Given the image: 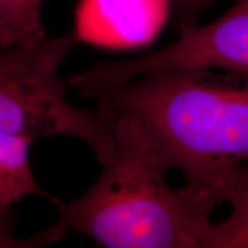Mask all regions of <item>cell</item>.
<instances>
[{
  "label": "cell",
  "mask_w": 248,
  "mask_h": 248,
  "mask_svg": "<svg viewBox=\"0 0 248 248\" xmlns=\"http://www.w3.org/2000/svg\"><path fill=\"white\" fill-rule=\"evenodd\" d=\"M148 130L185 184L208 186L248 161V86L208 69L155 71L97 95Z\"/></svg>",
  "instance_id": "2"
},
{
  "label": "cell",
  "mask_w": 248,
  "mask_h": 248,
  "mask_svg": "<svg viewBox=\"0 0 248 248\" xmlns=\"http://www.w3.org/2000/svg\"><path fill=\"white\" fill-rule=\"evenodd\" d=\"M221 178H229V179H231V181L248 185V168L238 167V168L232 170V171L225 173V175L222 176ZM221 178H218V179H221Z\"/></svg>",
  "instance_id": "10"
},
{
  "label": "cell",
  "mask_w": 248,
  "mask_h": 248,
  "mask_svg": "<svg viewBox=\"0 0 248 248\" xmlns=\"http://www.w3.org/2000/svg\"><path fill=\"white\" fill-rule=\"evenodd\" d=\"M171 0H80L76 9L78 42L111 49L142 47L159 36Z\"/></svg>",
  "instance_id": "5"
},
{
  "label": "cell",
  "mask_w": 248,
  "mask_h": 248,
  "mask_svg": "<svg viewBox=\"0 0 248 248\" xmlns=\"http://www.w3.org/2000/svg\"><path fill=\"white\" fill-rule=\"evenodd\" d=\"M218 203L231 204L232 212L212 224L201 248H248V185L221 178L208 186Z\"/></svg>",
  "instance_id": "7"
},
{
  "label": "cell",
  "mask_w": 248,
  "mask_h": 248,
  "mask_svg": "<svg viewBox=\"0 0 248 248\" xmlns=\"http://www.w3.org/2000/svg\"><path fill=\"white\" fill-rule=\"evenodd\" d=\"M42 4L43 0H0V24L18 43L40 42L47 37L42 22Z\"/></svg>",
  "instance_id": "8"
},
{
  "label": "cell",
  "mask_w": 248,
  "mask_h": 248,
  "mask_svg": "<svg viewBox=\"0 0 248 248\" xmlns=\"http://www.w3.org/2000/svg\"><path fill=\"white\" fill-rule=\"evenodd\" d=\"M17 39L11 31L6 29L5 27H2L0 24V49L7 47L9 45L17 44Z\"/></svg>",
  "instance_id": "11"
},
{
  "label": "cell",
  "mask_w": 248,
  "mask_h": 248,
  "mask_svg": "<svg viewBox=\"0 0 248 248\" xmlns=\"http://www.w3.org/2000/svg\"><path fill=\"white\" fill-rule=\"evenodd\" d=\"M32 140L18 136L0 135V221H11L12 204L28 195H40L57 203L37 183L29 160Z\"/></svg>",
  "instance_id": "6"
},
{
  "label": "cell",
  "mask_w": 248,
  "mask_h": 248,
  "mask_svg": "<svg viewBox=\"0 0 248 248\" xmlns=\"http://www.w3.org/2000/svg\"><path fill=\"white\" fill-rule=\"evenodd\" d=\"M75 32L0 49V135L35 141L51 136H73L100 159L109 146L114 113L98 101L84 110L66 99L67 84L59 76L64 58L77 44Z\"/></svg>",
  "instance_id": "3"
},
{
  "label": "cell",
  "mask_w": 248,
  "mask_h": 248,
  "mask_svg": "<svg viewBox=\"0 0 248 248\" xmlns=\"http://www.w3.org/2000/svg\"><path fill=\"white\" fill-rule=\"evenodd\" d=\"M107 105V104H106ZM114 111L104 170L78 199L58 201L53 226L107 248H201L218 204L208 188L169 185L171 163L137 119Z\"/></svg>",
  "instance_id": "1"
},
{
  "label": "cell",
  "mask_w": 248,
  "mask_h": 248,
  "mask_svg": "<svg viewBox=\"0 0 248 248\" xmlns=\"http://www.w3.org/2000/svg\"><path fill=\"white\" fill-rule=\"evenodd\" d=\"M216 0H171V6L176 8L179 24L195 23V18L201 12Z\"/></svg>",
  "instance_id": "9"
},
{
  "label": "cell",
  "mask_w": 248,
  "mask_h": 248,
  "mask_svg": "<svg viewBox=\"0 0 248 248\" xmlns=\"http://www.w3.org/2000/svg\"><path fill=\"white\" fill-rule=\"evenodd\" d=\"M179 36L171 44L141 57L105 62L68 79L84 98L126 80L170 69L230 70L248 79V0H238L213 22L179 24Z\"/></svg>",
  "instance_id": "4"
}]
</instances>
